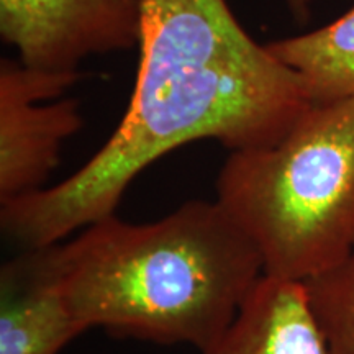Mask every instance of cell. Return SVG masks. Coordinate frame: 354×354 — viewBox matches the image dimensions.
<instances>
[{
	"mask_svg": "<svg viewBox=\"0 0 354 354\" xmlns=\"http://www.w3.org/2000/svg\"><path fill=\"white\" fill-rule=\"evenodd\" d=\"M79 77L0 61V203L46 187L63 145L82 128L79 100H56Z\"/></svg>",
	"mask_w": 354,
	"mask_h": 354,
	"instance_id": "obj_4",
	"label": "cell"
},
{
	"mask_svg": "<svg viewBox=\"0 0 354 354\" xmlns=\"http://www.w3.org/2000/svg\"><path fill=\"white\" fill-rule=\"evenodd\" d=\"M66 295L57 243L21 248L0 269V354H59L86 333Z\"/></svg>",
	"mask_w": 354,
	"mask_h": 354,
	"instance_id": "obj_6",
	"label": "cell"
},
{
	"mask_svg": "<svg viewBox=\"0 0 354 354\" xmlns=\"http://www.w3.org/2000/svg\"><path fill=\"white\" fill-rule=\"evenodd\" d=\"M266 46L297 74L313 105L354 100V6L322 28Z\"/></svg>",
	"mask_w": 354,
	"mask_h": 354,
	"instance_id": "obj_8",
	"label": "cell"
},
{
	"mask_svg": "<svg viewBox=\"0 0 354 354\" xmlns=\"http://www.w3.org/2000/svg\"><path fill=\"white\" fill-rule=\"evenodd\" d=\"M287 3L297 21H307L312 15V0H287Z\"/></svg>",
	"mask_w": 354,
	"mask_h": 354,
	"instance_id": "obj_10",
	"label": "cell"
},
{
	"mask_svg": "<svg viewBox=\"0 0 354 354\" xmlns=\"http://www.w3.org/2000/svg\"><path fill=\"white\" fill-rule=\"evenodd\" d=\"M141 0H0V37L30 68L79 73L138 44Z\"/></svg>",
	"mask_w": 354,
	"mask_h": 354,
	"instance_id": "obj_5",
	"label": "cell"
},
{
	"mask_svg": "<svg viewBox=\"0 0 354 354\" xmlns=\"http://www.w3.org/2000/svg\"><path fill=\"white\" fill-rule=\"evenodd\" d=\"M138 46L120 125L59 184L2 202L7 240L61 243L113 215L133 179L180 146L268 148L313 105L297 74L248 35L227 0H141Z\"/></svg>",
	"mask_w": 354,
	"mask_h": 354,
	"instance_id": "obj_1",
	"label": "cell"
},
{
	"mask_svg": "<svg viewBox=\"0 0 354 354\" xmlns=\"http://www.w3.org/2000/svg\"><path fill=\"white\" fill-rule=\"evenodd\" d=\"M328 354H354V250L342 263L304 281Z\"/></svg>",
	"mask_w": 354,
	"mask_h": 354,
	"instance_id": "obj_9",
	"label": "cell"
},
{
	"mask_svg": "<svg viewBox=\"0 0 354 354\" xmlns=\"http://www.w3.org/2000/svg\"><path fill=\"white\" fill-rule=\"evenodd\" d=\"M201 354H328L304 282L261 277L232 326Z\"/></svg>",
	"mask_w": 354,
	"mask_h": 354,
	"instance_id": "obj_7",
	"label": "cell"
},
{
	"mask_svg": "<svg viewBox=\"0 0 354 354\" xmlns=\"http://www.w3.org/2000/svg\"><path fill=\"white\" fill-rule=\"evenodd\" d=\"M215 190L266 276L304 282L339 264L354 250V100L312 105L276 145L232 151Z\"/></svg>",
	"mask_w": 354,
	"mask_h": 354,
	"instance_id": "obj_3",
	"label": "cell"
},
{
	"mask_svg": "<svg viewBox=\"0 0 354 354\" xmlns=\"http://www.w3.org/2000/svg\"><path fill=\"white\" fill-rule=\"evenodd\" d=\"M74 315L158 344L212 346L264 276L259 250L216 201H189L156 221L109 215L57 243Z\"/></svg>",
	"mask_w": 354,
	"mask_h": 354,
	"instance_id": "obj_2",
	"label": "cell"
}]
</instances>
